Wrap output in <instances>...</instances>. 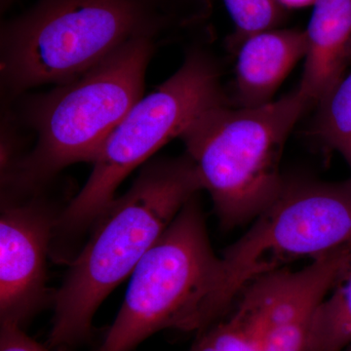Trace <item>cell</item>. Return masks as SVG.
Masks as SVG:
<instances>
[{
  "mask_svg": "<svg viewBox=\"0 0 351 351\" xmlns=\"http://www.w3.org/2000/svg\"><path fill=\"white\" fill-rule=\"evenodd\" d=\"M191 0H36L0 27L5 101L82 75L134 39L159 44L200 17Z\"/></svg>",
  "mask_w": 351,
  "mask_h": 351,
  "instance_id": "1",
  "label": "cell"
},
{
  "mask_svg": "<svg viewBox=\"0 0 351 351\" xmlns=\"http://www.w3.org/2000/svg\"><path fill=\"white\" fill-rule=\"evenodd\" d=\"M202 189L186 154L145 163L131 188L95 221L89 241L71 263L55 298L49 348L75 350L91 339L101 302Z\"/></svg>",
  "mask_w": 351,
  "mask_h": 351,
  "instance_id": "2",
  "label": "cell"
},
{
  "mask_svg": "<svg viewBox=\"0 0 351 351\" xmlns=\"http://www.w3.org/2000/svg\"><path fill=\"white\" fill-rule=\"evenodd\" d=\"M159 45L152 39H134L75 80L17 98V110L7 112L21 128L36 134V142L1 177L4 195H34L71 164L94 163L144 95L147 66Z\"/></svg>",
  "mask_w": 351,
  "mask_h": 351,
  "instance_id": "3",
  "label": "cell"
},
{
  "mask_svg": "<svg viewBox=\"0 0 351 351\" xmlns=\"http://www.w3.org/2000/svg\"><path fill=\"white\" fill-rule=\"evenodd\" d=\"M309 105L299 89L260 107L226 104L202 113L182 134L223 228L255 219L276 199L286 182L284 145Z\"/></svg>",
  "mask_w": 351,
  "mask_h": 351,
  "instance_id": "4",
  "label": "cell"
},
{
  "mask_svg": "<svg viewBox=\"0 0 351 351\" xmlns=\"http://www.w3.org/2000/svg\"><path fill=\"white\" fill-rule=\"evenodd\" d=\"M197 195L145 253L98 351H132L164 329L199 332L216 322L221 279Z\"/></svg>",
  "mask_w": 351,
  "mask_h": 351,
  "instance_id": "5",
  "label": "cell"
},
{
  "mask_svg": "<svg viewBox=\"0 0 351 351\" xmlns=\"http://www.w3.org/2000/svg\"><path fill=\"white\" fill-rule=\"evenodd\" d=\"M226 104L216 62L205 51L191 49L174 75L143 96L110 134L86 184L60 212L52 246L77 239L114 200L119 184L132 171L181 137L202 113Z\"/></svg>",
  "mask_w": 351,
  "mask_h": 351,
  "instance_id": "6",
  "label": "cell"
},
{
  "mask_svg": "<svg viewBox=\"0 0 351 351\" xmlns=\"http://www.w3.org/2000/svg\"><path fill=\"white\" fill-rule=\"evenodd\" d=\"M351 244V179L341 182L286 181L281 193L221 258L217 319L247 285Z\"/></svg>",
  "mask_w": 351,
  "mask_h": 351,
  "instance_id": "7",
  "label": "cell"
},
{
  "mask_svg": "<svg viewBox=\"0 0 351 351\" xmlns=\"http://www.w3.org/2000/svg\"><path fill=\"white\" fill-rule=\"evenodd\" d=\"M351 263V244L247 285L189 351H308L311 320Z\"/></svg>",
  "mask_w": 351,
  "mask_h": 351,
  "instance_id": "8",
  "label": "cell"
},
{
  "mask_svg": "<svg viewBox=\"0 0 351 351\" xmlns=\"http://www.w3.org/2000/svg\"><path fill=\"white\" fill-rule=\"evenodd\" d=\"M38 193L23 202L7 197L2 200L0 325L23 329L47 300L46 260L60 212Z\"/></svg>",
  "mask_w": 351,
  "mask_h": 351,
  "instance_id": "9",
  "label": "cell"
},
{
  "mask_svg": "<svg viewBox=\"0 0 351 351\" xmlns=\"http://www.w3.org/2000/svg\"><path fill=\"white\" fill-rule=\"evenodd\" d=\"M306 32L272 29L239 44L235 64V99L239 108L269 104L290 71L306 54Z\"/></svg>",
  "mask_w": 351,
  "mask_h": 351,
  "instance_id": "10",
  "label": "cell"
},
{
  "mask_svg": "<svg viewBox=\"0 0 351 351\" xmlns=\"http://www.w3.org/2000/svg\"><path fill=\"white\" fill-rule=\"evenodd\" d=\"M306 54L298 89L320 103L351 62V0H316L306 31Z\"/></svg>",
  "mask_w": 351,
  "mask_h": 351,
  "instance_id": "11",
  "label": "cell"
},
{
  "mask_svg": "<svg viewBox=\"0 0 351 351\" xmlns=\"http://www.w3.org/2000/svg\"><path fill=\"white\" fill-rule=\"evenodd\" d=\"M351 345V263L316 307L308 351H343Z\"/></svg>",
  "mask_w": 351,
  "mask_h": 351,
  "instance_id": "12",
  "label": "cell"
},
{
  "mask_svg": "<svg viewBox=\"0 0 351 351\" xmlns=\"http://www.w3.org/2000/svg\"><path fill=\"white\" fill-rule=\"evenodd\" d=\"M318 104L315 135L341 154L351 170V71Z\"/></svg>",
  "mask_w": 351,
  "mask_h": 351,
  "instance_id": "13",
  "label": "cell"
},
{
  "mask_svg": "<svg viewBox=\"0 0 351 351\" xmlns=\"http://www.w3.org/2000/svg\"><path fill=\"white\" fill-rule=\"evenodd\" d=\"M235 25L230 45L237 49L249 36L276 29L283 18V8L276 0H223Z\"/></svg>",
  "mask_w": 351,
  "mask_h": 351,
  "instance_id": "14",
  "label": "cell"
},
{
  "mask_svg": "<svg viewBox=\"0 0 351 351\" xmlns=\"http://www.w3.org/2000/svg\"><path fill=\"white\" fill-rule=\"evenodd\" d=\"M0 327V351H73L71 348H51L40 345L20 327L12 325Z\"/></svg>",
  "mask_w": 351,
  "mask_h": 351,
  "instance_id": "15",
  "label": "cell"
},
{
  "mask_svg": "<svg viewBox=\"0 0 351 351\" xmlns=\"http://www.w3.org/2000/svg\"><path fill=\"white\" fill-rule=\"evenodd\" d=\"M282 8H304V7L313 6L316 0H276Z\"/></svg>",
  "mask_w": 351,
  "mask_h": 351,
  "instance_id": "16",
  "label": "cell"
},
{
  "mask_svg": "<svg viewBox=\"0 0 351 351\" xmlns=\"http://www.w3.org/2000/svg\"><path fill=\"white\" fill-rule=\"evenodd\" d=\"M16 0H0V8H1V12L3 13L6 11Z\"/></svg>",
  "mask_w": 351,
  "mask_h": 351,
  "instance_id": "17",
  "label": "cell"
},
{
  "mask_svg": "<svg viewBox=\"0 0 351 351\" xmlns=\"http://www.w3.org/2000/svg\"><path fill=\"white\" fill-rule=\"evenodd\" d=\"M343 351H351V345L348 346V348H346Z\"/></svg>",
  "mask_w": 351,
  "mask_h": 351,
  "instance_id": "18",
  "label": "cell"
},
{
  "mask_svg": "<svg viewBox=\"0 0 351 351\" xmlns=\"http://www.w3.org/2000/svg\"><path fill=\"white\" fill-rule=\"evenodd\" d=\"M195 1L203 2V1H204V0H195Z\"/></svg>",
  "mask_w": 351,
  "mask_h": 351,
  "instance_id": "19",
  "label": "cell"
}]
</instances>
